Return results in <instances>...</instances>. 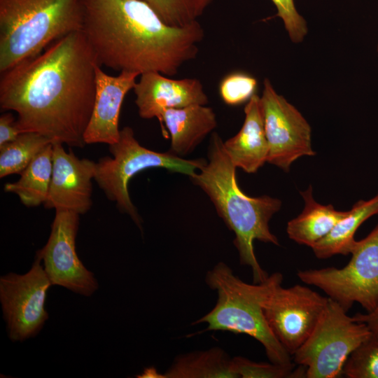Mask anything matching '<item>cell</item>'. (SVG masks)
I'll use <instances>...</instances> for the list:
<instances>
[{"label": "cell", "mask_w": 378, "mask_h": 378, "mask_svg": "<svg viewBox=\"0 0 378 378\" xmlns=\"http://www.w3.org/2000/svg\"><path fill=\"white\" fill-rule=\"evenodd\" d=\"M83 29L100 66L141 75H176L195 59L204 30L198 21L166 24L142 0H83Z\"/></svg>", "instance_id": "cell-2"}, {"label": "cell", "mask_w": 378, "mask_h": 378, "mask_svg": "<svg viewBox=\"0 0 378 378\" xmlns=\"http://www.w3.org/2000/svg\"><path fill=\"white\" fill-rule=\"evenodd\" d=\"M98 64L83 31L71 33L1 73L0 107L16 113L21 133L82 148L94 104Z\"/></svg>", "instance_id": "cell-1"}, {"label": "cell", "mask_w": 378, "mask_h": 378, "mask_svg": "<svg viewBox=\"0 0 378 378\" xmlns=\"http://www.w3.org/2000/svg\"><path fill=\"white\" fill-rule=\"evenodd\" d=\"M234 370L241 378H298L306 377V368L296 364L280 365L272 363H258L246 358H232Z\"/></svg>", "instance_id": "cell-24"}, {"label": "cell", "mask_w": 378, "mask_h": 378, "mask_svg": "<svg viewBox=\"0 0 378 378\" xmlns=\"http://www.w3.org/2000/svg\"><path fill=\"white\" fill-rule=\"evenodd\" d=\"M133 90L140 117L158 118L165 137L162 119L165 110L208 103L203 85L196 78L174 79L159 72H146L140 75Z\"/></svg>", "instance_id": "cell-14"}, {"label": "cell", "mask_w": 378, "mask_h": 378, "mask_svg": "<svg viewBox=\"0 0 378 378\" xmlns=\"http://www.w3.org/2000/svg\"><path fill=\"white\" fill-rule=\"evenodd\" d=\"M328 301L312 288L300 284L277 286L263 311L267 323L279 342L293 357L309 337Z\"/></svg>", "instance_id": "cell-10"}, {"label": "cell", "mask_w": 378, "mask_h": 378, "mask_svg": "<svg viewBox=\"0 0 378 378\" xmlns=\"http://www.w3.org/2000/svg\"><path fill=\"white\" fill-rule=\"evenodd\" d=\"M208 158L200 174L195 172L190 177L207 194L218 215L235 234L234 244L240 263L251 268L253 283L263 282L269 275L257 260L253 241L279 245L270 230L269 222L279 211L281 202L268 195L248 197L241 191L236 179L237 167L216 133L212 134Z\"/></svg>", "instance_id": "cell-3"}, {"label": "cell", "mask_w": 378, "mask_h": 378, "mask_svg": "<svg viewBox=\"0 0 378 378\" xmlns=\"http://www.w3.org/2000/svg\"><path fill=\"white\" fill-rule=\"evenodd\" d=\"M279 272L269 275L263 282L247 284L235 276L221 262L206 275L207 285L218 293L213 309L192 324L207 323L204 331H229L253 337L265 348L270 362L293 365L292 356L271 331L264 315V305L274 288L281 284Z\"/></svg>", "instance_id": "cell-4"}, {"label": "cell", "mask_w": 378, "mask_h": 378, "mask_svg": "<svg viewBox=\"0 0 378 378\" xmlns=\"http://www.w3.org/2000/svg\"><path fill=\"white\" fill-rule=\"evenodd\" d=\"M162 378H237L232 360L221 348L178 356Z\"/></svg>", "instance_id": "cell-20"}, {"label": "cell", "mask_w": 378, "mask_h": 378, "mask_svg": "<svg viewBox=\"0 0 378 378\" xmlns=\"http://www.w3.org/2000/svg\"><path fill=\"white\" fill-rule=\"evenodd\" d=\"M377 51H378V46H377Z\"/></svg>", "instance_id": "cell-30"}, {"label": "cell", "mask_w": 378, "mask_h": 378, "mask_svg": "<svg viewBox=\"0 0 378 378\" xmlns=\"http://www.w3.org/2000/svg\"><path fill=\"white\" fill-rule=\"evenodd\" d=\"M139 74L122 71L118 76L95 69V99L91 118L84 135L85 144L116 143L120 136V113L125 97L134 89Z\"/></svg>", "instance_id": "cell-15"}, {"label": "cell", "mask_w": 378, "mask_h": 378, "mask_svg": "<svg viewBox=\"0 0 378 378\" xmlns=\"http://www.w3.org/2000/svg\"><path fill=\"white\" fill-rule=\"evenodd\" d=\"M332 299L307 340L293 356V362L306 368L307 378H337L343 375L350 354L372 335L367 325L353 316Z\"/></svg>", "instance_id": "cell-7"}, {"label": "cell", "mask_w": 378, "mask_h": 378, "mask_svg": "<svg viewBox=\"0 0 378 378\" xmlns=\"http://www.w3.org/2000/svg\"><path fill=\"white\" fill-rule=\"evenodd\" d=\"M41 262L36 257L26 274L9 273L0 278V301L13 342L36 335L48 318L45 301L52 284Z\"/></svg>", "instance_id": "cell-9"}, {"label": "cell", "mask_w": 378, "mask_h": 378, "mask_svg": "<svg viewBox=\"0 0 378 378\" xmlns=\"http://www.w3.org/2000/svg\"><path fill=\"white\" fill-rule=\"evenodd\" d=\"M78 224V214L55 211L48 240L36 252V257L43 261L52 286H60L89 297L98 288V283L77 255L76 238Z\"/></svg>", "instance_id": "cell-12"}, {"label": "cell", "mask_w": 378, "mask_h": 378, "mask_svg": "<svg viewBox=\"0 0 378 378\" xmlns=\"http://www.w3.org/2000/svg\"><path fill=\"white\" fill-rule=\"evenodd\" d=\"M257 88L253 76L240 72L225 76L220 82L219 92L223 101L228 105H238L249 100Z\"/></svg>", "instance_id": "cell-26"}, {"label": "cell", "mask_w": 378, "mask_h": 378, "mask_svg": "<svg viewBox=\"0 0 378 378\" xmlns=\"http://www.w3.org/2000/svg\"><path fill=\"white\" fill-rule=\"evenodd\" d=\"M51 143L49 139L38 133L24 132L14 141L0 146V178L20 174Z\"/></svg>", "instance_id": "cell-22"}, {"label": "cell", "mask_w": 378, "mask_h": 378, "mask_svg": "<svg viewBox=\"0 0 378 378\" xmlns=\"http://www.w3.org/2000/svg\"><path fill=\"white\" fill-rule=\"evenodd\" d=\"M260 106L269 146L267 162L285 172L302 156H314L311 127L303 115L264 80Z\"/></svg>", "instance_id": "cell-11"}, {"label": "cell", "mask_w": 378, "mask_h": 378, "mask_svg": "<svg viewBox=\"0 0 378 378\" xmlns=\"http://www.w3.org/2000/svg\"><path fill=\"white\" fill-rule=\"evenodd\" d=\"M20 134L13 115L10 112L3 113L0 117V146L14 141Z\"/></svg>", "instance_id": "cell-28"}, {"label": "cell", "mask_w": 378, "mask_h": 378, "mask_svg": "<svg viewBox=\"0 0 378 378\" xmlns=\"http://www.w3.org/2000/svg\"><path fill=\"white\" fill-rule=\"evenodd\" d=\"M343 375L348 378H378V340L371 335L349 356Z\"/></svg>", "instance_id": "cell-25"}, {"label": "cell", "mask_w": 378, "mask_h": 378, "mask_svg": "<svg viewBox=\"0 0 378 378\" xmlns=\"http://www.w3.org/2000/svg\"><path fill=\"white\" fill-rule=\"evenodd\" d=\"M245 119L239 132L224 142L236 167L255 173L267 162L269 146L265 135L260 98L254 94L244 108Z\"/></svg>", "instance_id": "cell-16"}, {"label": "cell", "mask_w": 378, "mask_h": 378, "mask_svg": "<svg viewBox=\"0 0 378 378\" xmlns=\"http://www.w3.org/2000/svg\"><path fill=\"white\" fill-rule=\"evenodd\" d=\"M167 24L183 27L198 21L214 0H142Z\"/></svg>", "instance_id": "cell-23"}, {"label": "cell", "mask_w": 378, "mask_h": 378, "mask_svg": "<svg viewBox=\"0 0 378 378\" xmlns=\"http://www.w3.org/2000/svg\"><path fill=\"white\" fill-rule=\"evenodd\" d=\"M52 172V143L35 157L17 181L6 183L4 190L17 195L26 206H38L48 198Z\"/></svg>", "instance_id": "cell-21"}, {"label": "cell", "mask_w": 378, "mask_h": 378, "mask_svg": "<svg viewBox=\"0 0 378 378\" xmlns=\"http://www.w3.org/2000/svg\"><path fill=\"white\" fill-rule=\"evenodd\" d=\"M353 318L356 321L362 322L367 325L372 335L378 340V304L375 307L366 313H356Z\"/></svg>", "instance_id": "cell-29"}, {"label": "cell", "mask_w": 378, "mask_h": 378, "mask_svg": "<svg viewBox=\"0 0 378 378\" xmlns=\"http://www.w3.org/2000/svg\"><path fill=\"white\" fill-rule=\"evenodd\" d=\"M109 146L113 157L105 156L96 162L94 180L108 199L115 202L119 210L130 216L141 228V219L128 192L130 180L137 173L148 168L162 167L189 176L200 169L206 161L186 160L170 151L159 153L142 146L130 127L120 132L118 141Z\"/></svg>", "instance_id": "cell-6"}, {"label": "cell", "mask_w": 378, "mask_h": 378, "mask_svg": "<svg viewBox=\"0 0 378 378\" xmlns=\"http://www.w3.org/2000/svg\"><path fill=\"white\" fill-rule=\"evenodd\" d=\"M378 214V193L368 200H359L332 230L311 248L317 258L326 259L335 255H349L356 240L354 235L366 220Z\"/></svg>", "instance_id": "cell-19"}, {"label": "cell", "mask_w": 378, "mask_h": 378, "mask_svg": "<svg viewBox=\"0 0 378 378\" xmlns=\"http://www.w3.org/2000/svg\"><path fill=\"white\" fill-rule=\"evenodd\" d=\"M63 144L52 143V172L44 206L55 211L84 214L91 208L96 162L79 159Z\"/></svg>", "instance_id": "cell-13"}, {"label": "cell", "mask_w": 378, "mask_h": 378, "mask_svg": "<svg viewBox=\"0 0 378 378\" xmlns=\"http://www.w3.org/2000/svg\"><path fill=\"white\" fill-rule=\"evenodd\" d=\"M309 186L300 192L304 200V208L300 215L287 225L288 237L299 244L312 247L325 237L335 225L347 214L349 211H337L332 204L323 205L313 197Z\"/></svg>", "instance_id": "cell-18"}, {"label": "cell", "mask_w": 378, "mask_h": 378, "mask_svg": "<svg viewBox=\"0 0 378 378\" xmlns=\"http://www.w3.org/2000/svg\"><path fill=\"white\" fill-rule=\"evenodd\" d=\"M350 254L349 262L342 268L300 270L297 276L324 291L346 312L354 303L370 312L378 304V225L355 241Z\"/></svg>", "instance_id": "cell-8"}, {"label": "cell", "mask_w": 378, "mask_h": 378, "mask_svg": "<svg viewBox=\"0 0 378 378\" xmlns=\"http://www.w3.org/2000/svg\"><path fill=\"white\" fill-rule=\"evenodd\" d=\"M83 0H0V72L81 31Z\"/></svg>", "instance_id": "cell-5"}, {"label": "cell", "mask_w": 378, "mask_h": 378, "mask_svg": "<svg viewBox=\"0 0 378 378\" xmlns=\"http://www.w3.org/2000/svg\"><path fill=\"white\" fill-rule=\"evenodd\" d=\"M277 9V16L284 22L290 38L300 43L307 34L308 28L304 18L298 12L293 0H272Z\"/></svg>", "instance_id": "cell-27"}, {"label": "cell", "mask_w": 378, "mask_h": 378, "mask_svg": "<svg viewBox=\"0 0 378 378\" xmlns=\"http://www.w3.org/2000/svg\"><path fill=\"white\" fill-rule=\"evenodd\" d=\"M162 119L171 136L170 152L178 156L191 152L217 125L213 109L200 104L168 108Z\"/></svg>", "instance_id": "cell-17"}]
</instances>
